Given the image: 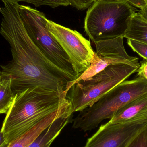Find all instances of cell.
Here are the masks:
<instances>
[{
    "label": "cell",
    "mask_w": 147,
    "mask_h": 147,
    "mask_svg": "<svg viewBox=\"0 0 147 147\" xmlns=\"http://www.w3.org/2000/svg\"><path fill=\"white\" fill-rule=\"evenodd\" d=\"M127 43L134 52L147 61V44L129 39H128Z\"/></svg>",
    "instance_id": "2e32d148"
},
{
    "label": "cell",
    "mask_w": 147,
    "mask_h": 147,
    "mask_svg": "<svg viewBox=\"0 0 147 147\" xmlns=\"http://www.w3.org/2000/svg\"><path fill=\"white\" fill-rule=\"evenodd\" d=\"M147 127V117L120 123L102 124L83 147H127Z\"/></svg>",
    "instance_id": "ba28073f"
},
{
    "label": "cell",
    "mask_w": 147,
    "mask_h": 147,
    "mask_svg": "<svg viewBox=\"0 0 147 147\" xmlns=\"http://www.w3.org/2000/svg\"><path fill=\"white\" fill-rule=\"evenodd\" d=\"M140 66V64L110 65L90 78L75 82L66 97L71 113L92 106L105 93L136 72Z\"/></svg>",
    "instance_id": "5b68a950"
},
{
    "label": "cell",
    "mask_w": 147,
    "mask_h": 147,
    "mask_svg": "<svg viewBox=\"0 0 147 147\" xmlns=\"http://www.w3.org/2000/svg\"><path fill=\"white\" fill-rule=\"evenodd\" d=\"M136 8L126 0H95L86 12L84 30L92 42L123 37Z\"/></svg>",
    "instance_id": "277c9868"
},
{
    "label": "cell",
    "mask_w": 147,
    "mask_h": 147,
    "mask_svg": "<svg viewBox=\"0 0 147 147\" xmlns=\"http://www.w3.org/2000/svg\"><path fill=\"white\" fill-rule=\"evenodd\" d=\"M67 94L40 87L16 93L1 130L6 143L9 144L43 118L67 103L69 101Z\"/></svg>",
    "instance_id": "7a4b0ae2"
},
{
    "label": "cell",
    "mask_w": 147,
    "mask_h": 147,
    "mask_svg": "<svg viewBox=\"0 0 147 147\" xmlns=\"http://www.w3.org/2000/svg\"><path fill=\"white\" fill-rule=\"evenodd\" d=\"M73 114L67 113L55 120L45 129L28 147H51L65 127L71 122Z\"/></svg>",
    "instance_id": "7c38bea8"
},
{
    "label": "cell",
    "mask_w": 147,
    "mask_h": 147,
    "mask_svg": "<svg viewBox=\"0 0 147 147\" xmlns=\"http://www.w3.org/2000/svg\"><path fill=\"white\" fill-rule=\"evenodd\" d=\"M8 145L9 144H4V145H2V146H1L0 147H7Z\"/></svg>",
    "instance_id": "603a6c76"
},
{
    "label": "cell",
    "mask_w": 147,
    "mask_h": 147,
    "mask_svg": "<svg viewBox=\"0 0 147 147\" xmlns=\"http://www.w3.org/2000/svg\"><path fill=\"white\" fill-rule=\"evenodd\" d=\"M123 38L121 36L95 42L96 52L90 65L77 79L71 82V88L75 82L90 78L110 65L119 64H140L138 58L130 57L126 51Z\"/></svg>",
    "instance_id": "9c48e42d"
},
{
    "label": "cell",
    "mask_w": 147,
    "mask_h": 147,
    "mask_svg": "<svg viewBox=\"0 0 147 147\" xmlns=\"http://www.w3.org/2000/svg\"><path fill=\"white\" fill-rule=\"evenodd\" d=\"M69 102L62 106L57 110L53 112L40 121L36 125L14 140L7 147H28L37 138L40 133L57 118L67 113L71 112Z\"/></svg>",
    "instance_id": "30bf717a"
},
{
    "label": "cell",
    "mask_w": 147,
    "mask_h": 147,
    "mask_svg": "<svg viewBox=\"0 0 147 147\" xmlns=\"http://www.w3.org/2000/svg\"><path fill=\"white\" fill-rule=\"evenodd\" d=\"M147 93V80L144 78L124 80L80 111L73 120V127L84 132L94 129L104 120H110L122 107Z\"/></svg>",
    "instance_id": "3957f363"
},
{
    "label": "cell",
    "mask_w": 147,
    "mask_h": 147,
    "mask_svg": "<svg viewBox=\"0 0 147 147\" xmlns=\"http://www.w3.org/2000/svg\"><path fill=\"white\" fill-rule=\"evenodd\" d=\"M145 117H147V93L122 107L109 121L120 123Z\"/></svg>",
    "instance_id": "8fae6325"
},
{
    "label": "cell",
    "mask_w": 147,
    "mask_h": 147,
    "mask_svg": "<svg viewBox=\"0 0 147 147\" xmlns=\"http://www.w3.org/2000/svg\"><path fill=\"white\" fill-rule=\"evenodd\" d=\"M19 3L0 6L2 15L0 34L10 46L12 59L1 65V71L11 78L15 94L40 87L68 93L72 80L50 62L28 34L18 11Z\"/></svg>",
    "instance_id": "6da1fadb"
},
{
    "label": "cell",
    "mask_w": 147,
    "mask_h": 147,
    "mask_svg": "<svg viewBox=\"0 0 147 147\" xmlns=\"http://www.w3.org/2000/svg\"><path fill=\"white\" fill-rule=\"evenodd\" d=\"M7 144L6 142V139L3 133L0 131V147L4 144Z\"/></svg>",
    "instance_id": "7402d4cb"
},
{
    "label": "cell",
    "mask_w": 147,
    "mask_h": 147,
    "mask_svg": "<svg viewBox=\"0 0 147 147\" xmlns=\"http://www.w3.org/2000/svg\"><path fill=\"white\" fill-rule=\"evenodd\" d=\"M140 63L136 71L137 76L144 78L147 80V61L144 59L140 62Z\"/></svg>",
    "instance_id": "d6986e66"
},
{
    "label": "cell",
    "mask_w": 147,
    "mask_h": 147,
    "mask_svg": "<svg viewBox=\"0 0 147 147\" xmlns=\"http://www.w3.org/2000/svg\"><path fill=\"white\" fill-rule=\"evenodd\" d=\"M46 26L70 59L74 71L80 76L90 65L94 57L90 40L81 34L47 19Z\"/></svg>",
    "instance_id": "52a82bcc"
},
{
    "label": "cell",
    "mask_w": 147,
    "mask_h": 147,
    "mask_svg": "<svg viewBox=\"0 0 147 147\" xmlns=\"http://www.w3.org/2000/svg\"><path fill=\"white\" fill-rule=\"evenodd\" d=\"M3 3H18L20 2H24L33 4L35 7H39L43 5L51 7L56 8L60 6L67 7L70 5L67 0H1Z\"/></svg>",
    "instance_id": "9a60e30c"
},
{
    "label": "cell",
    "mask_w": 147,
    "mask_h": 147,
    "mask_svg": "<svg viewBox=\"0 0 147 147\" xmlns=\"http://www.w3.org/2000/svg\"><path fill=\"white\" fill-rule=\"evenodd\" d=\"M20 17L31 39L46 57L74 81L79 76L74 72L70 59L46 26L44 13L29 6L18 4ZM72 81V82H73Z\"/></svg>",
    "instance_id": "8992f818"
},
{
    "label": "cell",
    "mask_w": 147,
    "mask_h": 147,
    "mask_svg": "<svg viewBox=\"0 0 147 147\" xmlns=\"http://www.w3.org/2000/svg\"><path fill=\"white\" fill-rule=\"evenodd\" d=\"M15 96L11 77L0 71V115L7 114L13 103Z\"/></svg>",
    "instance_id": "5bb4252c"
},
{
    "label": "cell",
    "mask_w": 147,
    "mask_h": 147,
    "mask_svg": "<svg viewBox=\"0 0 147 147\" xmlns=\"http://www.w3.org/2000/svg\"><path fill=\"white\" fill-rule=\"evenodd\" d=\"M123 38L147 44V21L138 13L134 14L127 22Z\"/></svg>",
    "instance_id": "4fadbf2b"
},
{
    "label": "cell",
    "mask_w": 147,
    "mask_h": 147,
    "mask_svg": "<svg viewBox=\"0 0 147 147\" xmlns=\"http://www.w3.org/2000/svg\"><path fill=\"white\" fill-rule=\"evenodd\" d=\"M138 13L147 21V4L144 7L140 9Z\"/></svg>",
    "instance_id": "44dd1931"
},
{
    "label": "cell",
    "mask_w": 147,
    "mask_h": 147,
    "mask_svg": "<svg viewBox=\"0 0 147 147\" xmlns=\"http://www.w3.org/2000/svg\"><path fill=\"white\" fill-rule=\"evenodd\" d=\"M70 5L78 10H84L89 8L95 0H67Z\"/></svg>",
    "instance_id": "ac0fdd59"
},
{
    "label": "cell",
    "mask_w": 147,
    "mask_h": 147,
    "mask_svg": "<svg viewBox=\"0 0 147 147\" xmlns=\"http://www.w3.org/2000/svg\"><path fill=\"white\" fill-rule=\"evenodd\" d=\"M134 7L142 9L147 4V0H126Z\"/></svg>",
    "instance_id": "ffe728a7"
},
{
    "label": "cell",
    "mask_w": 147,
    "mask_h": 147,
    "mask_svg": "<svg viewBox=\"0 0 147 147\" xmlns=\"http://www.w3.org/2000/svg\"><path fill=\"white\" fill-rule=\"evenodd\" d=\"M127 147H147V127L142 131Z\"/></svg>",
    "instance_id": "e0dca14e"
}]
</instances>
